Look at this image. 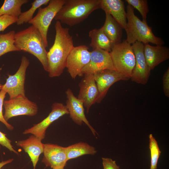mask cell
<instances>
[{
	"label": "cell",
	"instance_id": "484cf974",
	"mask_svg": "<svg viewBox=\"0 0 169 169\" xmlns=\"http://www.w3.org/2000/svg\"><path fill=\"white\" fill-rule=\"evenodd\" d=\"M149 147L151 154V166L149 169H157V164L161 151L157 142L152 134L149 136Z\"/></svg>",
	"mask_w": 169,
	"mask_h": 169
},
{
	"label": "cell",
	"instance_id": "8992f818",
	"mask_svg": "<svg viewBox=\"0 0 169 169\" xmlns=\"http://www.w3.org/2000/svg\"><path fill=\"white\" fill-rule=\"evenodd\" d=\"M65 1V0H50L47 6L38 8L37 14L28 22L39 31L46 48L48 46L47 34L49 27Z\"/></svg>",
	"mask_w": 169,
	"mask_h": 169
},
{
	"label": "cell",
	"instance_id": "2e32d148",
	"mask_svg": "<svg viewBox=\"0 0 169 169\" xmlns=\"http://www.w3.org/2000/svg\"><path fill=\"white\" fill-rule=\"evenodd\" d=\"M79 84L78 98L82 100L88 113L91 106L96 103L98 92L93 74H84Z\"/></svg>",
	"mask_w": 169,
	"mask_h": 169
},
{
	"label": "cell",
	"instance_id": "6da1fadb",
	"mask_svg": "<svg viewBox=\"0 0 169 169\" xmlns=\"http://www.w3.org/2000/svg\"><path fill=\"white\" fill-rule=\"evenodd\" d=\"M56 34L53 44L47 52L49 75L60 76L66 68L68 57L74 47L72 36L69 28H64L57 21L55 24Z\"/></svg>",
	"mask_w": 169,
	"mask_h": 169
},
{
	"label": "cell",
	"instance_id": "f546056e",
	"mask_svg": "<svg viewBox=\"0 0 169 169\" xmlns=\"http://www.w3.org/2000/svg\"><path fill=\"white\" fill-rule=\"evenodd\" d=\"M11 142V141L6 137V135L0 131V144L7 148L10 151L19 155V153L13 148Z\"/></svg>",
	"mask_w": 169,
	"mask_h": 169
},
{
	"label": "cell",
	"instance_id": "5b68a950",
	"mask_svg": "<svg viewBox=\"0 0 169 169\" xmlns=\"http://www.w3.org/2000/svg\"><path fill=\"white\" fill-rule=\"evenodd\" d=\"M110 53L115 70L130 79L136 62L131 45L124 40L114 44Z\"/></svg>",
	"mask_w": 169,
	"mask_h": 169
},
{
	"label": "cell",
	"instance_id": "4fadbf2b",
	"mask_svg": "<svg viewBox=\"0 0 169 169\" xmlns=\"http://www.w3.org/2000/svg\"><path fill=\"white\" fill-rule=\"evenodd\" d=\"M105 69L115 70L110 53L96 49L90 52V61L83 68L82 74H93Z\"/></svg>",
	"mask_w": 169,
	"mask_h": 169
},
{
	"label": "cell",
	"instance_id": "4dcf8cb0",
	"mask_svg": "<svg viewBox=\"0 0 169 169\" xmlns=\"http://www.w3.org/2000/svg\"><path fill=\"white\" fill-rule=\"evenodd\" d=\"M102 159L103 169H120L115 161L110 158L103 157Z\"/></svg>",
	"mask_w": 169,
	"mask_h": 169
},
{
	"label": "cell",
	"instance_id": "603a6c76",
	"mask_svg": "<svg viewBox=\"0 0 169 169\" xmlns=\"http://www.w3.org/2000/svg\"><path fill=\"white\" fill-rule=\"evenodd\" d=\"M28 0H5L0 8V16L8 15L18 18L21 12L22 6Z\"/></svg>",
	"mask_w": 169,
	"mask_h": 169
},
{
	"label": "cell",
	"instance_id": "7c38bea8",
	"mask_svg": "<svg viewBox=\"0 0 169 169\" xmlns=\"http://www.w3.org/2000/svg\"><path fill=\"white\" fill-rule=\"evenodd\" d=\"M97 88L98 95L96 103H100L106 95L110 87L121 80H127L130 78L115 70L105 69L93 74Z\"/></svg>",
	"mask_w": 169,
	"mask_h": 169
},
{
	"label": "cell",
	"instance_id": "9c48e42d",
	"mask_svg": "<svg viewBox=\"0 0 169 169\" xmlns=\"http://www.w3.org/2000/svg\"><path fill=\"white\" fill-rule=\"evenodd\" d=\"M89 48L85 45L74 47L67 59L66 68L71 77L75 79L77 76H82V72L89 63L90 58V52Z\"/></svg>",
	"mask_w": 169,
	"mask_h": 169
},
{
	"label": "cell",
	"instance_id": "ba28073f",
	"mask_svg": "<svg viewBox=\"0 0 169 169\" xmlns=\"http://www.w3.org/2000/svg\"><path fill=\"white\" fill-rule=\"evenodd\" d=\"M29 64V61L25 56L22 57L21 63L16 72L13 75H9L6 83L2 85L1 90L7 93L9 99H11L18 95H25L24 83L27 69Z\"/></svg>",
	"mask_w": 169,
	"mask_h": 169
},
{
	"label": "cell",
	"instance_id": "836d02e7",
	"mask_svg": "<svg viewBox=\"0 0 169 169\" xmlns=\"http://www.w3.org/2000/svg\"><path fill=\"white\" fill-rule=\"evenodd\" d=\"M2 85L0 84V90H1V87H2Z\"/></svg>",
	"mask_w": 169,
	"mask_h": 169
},
{
	"label": "cell",
	"instance_id": "30bf717a",
	"mask_svg": "<svg viewBox=\"0 0 169 169\" xmlns=\"http://www.w3.org/2000/svg\"><path fill=\"white\" fill-rule=\"evenodd\" d=\"M69 113L66 105L61 103H54L52 106L51 112L45 118L33 127L25 130L23 134H31L42 141L45 137L48 127L54 121Z\"/></svg>",
	"mask_w": 169,
	"mask_h": 169
},
{
	"label": "cell",
	"instance_id": "ffe728a7",
	"mask_svg": "<svg viewBox=\"0 0 169 169\" xmlns=\"http://www.w3.org/2000/svg\"><path fill=\"white\" fill-rule=\"evenodd\" d=\"M105 19L101 27L111 42L114 44L121 42L122 28L110 14L105 13Z\"/></svg>",
	"mask_w": 169,
	"mask_h": 169
},
{
	"label": "cell",
	"instance_id": "5bb4252c",
	"mask_svg": "<svg viewBox=\"0 0 169 169\" xmlns=\"http://www.w3.org/2000/svg\"><path fill=\"white\" fill-rule=\"evenodd\" d=\"M44 146L42 162L52 169L64 168L68 161L66 147L50 143L44 144Z\"/></svg>",
	"mask_w": 169,
	"mask_h": 169
},
{
	"label": "cell",
	"instance_id": "52a82bcc",
	"mask_svg": "<svg viewBox=\"0 0 169 169\" xmlns=\"http://www.w3.org/2000/svg\"><path fill=\"white\" fill-rule=\"evenodd\" d=\"M3 105L5 109L3 117L7 121L9 119L18 115L33 116L38 111L36 104L29 100L25 95H20L4 100Z\"/></svg>",
	"mask_w": 169,
	"mask_h": 169
},
{
	"label": "cell",
	"instance_id": "1f68e13d",
	"mask_svg": "<svg viewBox=\"0 0 169 169\" xmlns=\"http://www.w3.org/2000/svg\"><path fill=\"white\" fill-rule=\"evenodd\" d=\"M163 88L165 95L169 97V68L164 73L162 78Z\"/></svg>",
	"mask_w": 169,
	"mask_h": 169
},
{
	"label": "cell",
	"instance_id": "7402d4cb",
	"mask_svg": "<svg viewBox=\"0 0 169 169\" xmlns=\"http://www.w3.org/2000/svg\"><path fill=\"white\" fill-rule=\"evenodd\" d=\"M66 147L68 161L85 155H94L97 151L95 147L83 142L76 143Z\"/></svg>",
	"mask_w": 169,
	"mask_h": 169
},
{
	"label": "cell",
	"instance_id": "d4e9b609",
	"mask_svg": "<svg viewBox=\"0 0 169 169\" xmlns=\"http://www.w3.org/2000/svg\"><path fill=\"white\" fill-rule=\"evenodd\" d=\"M50 0H35L31 3L32 6L28 10L22 12L18 17L16 23L20 25L28 22L33 18L36 10L41 6L46 5L49 3Z\"/></svg>",
	"mask_w": 169,
	"mask_h": 169
},
{
	"label": "cell",
	"instance_id": "e0dca14e",
	"mask_svg": "<svg viewBox=\"0 0 169 169\" xmlns=\"http://www.w3.org/2000/svg\"><path fill=\"white\" fill-rule=\"evenodd\" d=\"M121 0H100V8L111 15L125 31L127 29V14Z\"/></svg>",
	"mask_w": 169,
	"mask_h": 169
},
{
	"label": "cell",
	"instance_id": "d6986e66",
	"mask_svg": "<svg viewBox=\"0 0 169 169\" xmlns=\"http://www.w3.org/2000/svg\"><path fill=\"white\" fill-rule=\"evenodd\" d=\"M16 144L17 146L22 147L28 154L32 162L33 169H35L39 156L43 153L44 144L41 140L32 135L26 140L17 141Z\"/></svg>",
	"mask_w": 169,
	"mask_h": 169
},
{
	"label": "cell",
	"instance_id": "ac0fdd59",
	"mask_svg": "<svg viewBox=\"0 0 169 169\" xmlns=\"http://www.w3.org/2000/svg\"><path fill=\"white\" fill-rule=\"evenodd\" d=\"M144 54L150 70H153L160 63L169 58V49L162 45L151 46L144 44Z\"/></svg>",
	"mask_w": 169,
	"mask_h": 169
},
{
	"label": "cell",
	"instance_id": "f1b7e54d",
	"mask_svg": "<svg viewBox=\"0 0 169 169\" xmlns=\"http://www.w3.org/2000/svg\"><path fill=\"white\" fill-rule=\"evenodd\" d=\"M6 93L5 91L2 90L0 91V121L4 124L8 130H12L14 128L13 127L5 120L3 114V106Z\"/></svg>",
	"mask_w": 169,
	"mask_h": 169
},
{
	"label": "cell",
	"instance_id": "4316f807",
	"mask_svg": "<svg viewBox=\"0 0 169 169\" xmlns=\"http://www.w3.org/2000/svg\"><path fill=\"white\" fill-rule=\"evenodd\" d=\"M128 5L136 9L141 15L143 20H146L147 14L149 12L147 0H125Z\"/></svg>",
	"mask_w": 169,
	"mask_h": 169
},
{
	"label": "cell",
	"instance_id": "44dd1931",
	"mask_svg": "<svg viewBox=\"0 0 169 169\" xmlns=\"http://www.w3.org/2000/svg\"><path fill=\"white\" fill-rule=\"evenodd\" d=\"M89 35L91 38L90 46L93 49H100L110 52L114 44L105 34L102 27L90 30Z\"/></svg>",
	"mask_w": 169,
	"mask_h": 169
},
{
	"label": "cell",
	"instance_id": "e575fe53",
	"mask_svg": "<svg viewBox=\"0 0 169 169\" xmlns=\"http://www.w3.org/2000/svg\"><path fill=\"white\" fill-rule=\"evenodd\" d=\"M64 169V168H62V169Z\"/></svg>",
	"mask_w": 169,
	"mask_h": 169
},
{
	"label": "cell",
	"instance_id": "277c9868",
	"mask_svg": "<svg viewBox=\"0 0 169 169\" xmlns=\"http://www.w3.org/2000/svg\"><path fill=\"white\" fill-rule=\"evenodd\" d=\"M134 9L129 5L126 7V41L131 44L138 41L144 44L150 43L156 45H163L164 42L163 39L154 35L146 20H141L135 14Z\"/></svg>",
	"mask_w": 169,
	"mask_h": 169
},
{
	"label": "cell",
	"instance_id": "8fae6325",
	"mask_svg": "<svg viewBox=\"0 0 169 169\" xmlns=\"http://www.w3.org/2000/svg\"><path fill=\"white\" fill-rule=\"evenodd\" d=\"M136 62L130 79L137 83L145 85L147 83L151 70L148 66L144 54V44L136 41L131 45Z\"/></svg>",
	"mask_w": 169,
	"mask_h": 169
},
{
	"label": "cell",
	"instance_id": "cb8c5ba5",
	"mask_svg": "<svg viewBox=\"0 0 169 169\" xmlns=\"http://www.w3.org/2000/svg\"><path fill=\"white\" fill-rule=\"evenodd\" d=\"M15 32L12 30L0 34V57L8 53L20 51L14 44Z\"/></svg>",
	"mask_w": 169,
	"mask_h": 169
},
{
	"label": "cell",
	"instance_id": "83f0119b",
	"mask_svg": "<svg viewBox=\"0 0 169 169\" xmlns=\"http://www.w3.org/2000/svg\"><path fill=\"white\" fill-rule=\"evenodd\" d=\"M18 18L8 15L0 16V32L4 31L8 26L16 23Z\"/></svg>",
	"mask_w": 169,
	"mask_h": 169
},
{
	"label": "cell",
	"instance_id": "7a4b0ae2",
	"mask_svg": "<svg viewBox=\"0 0 169 169\" xmlns=\"http://www.w3.org/2000/svg\"><path fill=\"white\" fill-rule=\"evenodd\" d=\"M99 8L100 0H65L54 19L71 27L83 21Z\"/></svg>",
	"mask_w": 169,
	"mask_h": 169
},
{
	"label": "cell",
	"instance_id": "d6a6232c",
	"mask_svg": "<svg viewBox=\"0 0 169 169\" xmlns=\"http://www.w3.org/2000/svg\"><path fill=\"white\" fill-rule=\"evenodd\" d=\"M13 159H10L5 161H3L0 162V169L5 165L11 163L13 161Z\"/></svg>",
	"mask_w": 169,
	"mask_h": 169
},
{
	"label": "cell",
	"instance_id": "3957f363",
	"mask_svg": "<svg viewBox=\"0 0 169 169\" xmlns=\"http://www.w3.org/2000/svg\"><path fill=\"white\" fill-rule=\"evenodd\" d=\"M14 44L20 51L29 53L36 57L48 72L47 52L42 36L37 28L32 25L15 33Z\"/></svg>",
	"mask_w": 169,
	"mask_h": 169
},
{
	"label": "cell",
	"instance_id": "9a60e30c",
	"mask_svg": "<svg viewBox=\"0 0 169 169\" xmlns=\"http://www.w3.org/2000/svg\"><path fill=\"white\" fill-rule=\"evenodd\" d=\"M67 100L66 106L69 114V117L77 125H81L85 123L95 136L96 131L91 126L85 115L83 101L76 97L72 90L68 88L65 91Z\"/></svg>",
	"mask_w": 169,
	"mask_h": 169
}]
</instances>
